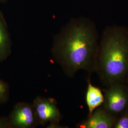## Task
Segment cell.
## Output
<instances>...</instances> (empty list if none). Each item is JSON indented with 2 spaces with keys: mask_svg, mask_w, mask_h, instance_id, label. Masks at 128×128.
<instances>
[{
  "mask_svg": "<svg viewBox=\"0 0 128 128\" xmlns=\"http://www.w3.org/2000/svg\"><path fill=\"white\" fill-rule=\"evenodd\" d=\"M126 84H127V87H128V81L126 82Z\"/></svg>",
  "mask_w": 128,
  "mask_h": 128,
  "instance_id": "obj_13",
  "label": "cell"
},
{
  "mask_svg": "<svg viewBox=\"0 0 128 128\" xmlns=\"http://www.w3.org/2000/svg\"><path fill=\"white\" fill-rule=\"evenodd\" d=\"M0 128H10L7 117H0Z\"/></svg>",
  "mask_w": 128,
  "mask_h": 128,
  "instance_id": "obj_11",
  "label": "cell"
},
{
  "mask_svg": "<svg viewBox=\"0 0 128 128\" xmlns=\"http://www.w3.org/2000/svg\"><path fill=\"white\" fill-rule=\"evenodd\" d=\"M8 0H0V4H5L8 2Z\"/></svg>",
  "mask_w": 128,
  "mask_h": 128,
  "instance_id": "obj_12",
  "label": "cell"
},
{
  "mask_svg": "<svg viewBox=\"0 0 128 128\" xmlns=\"http://www.w3.org/2000/svg\"><path fill=\"white\" fill-rule=\"evenodd\" d=\"M87 89L86 93V102L89 114H91L97 108L102 104L104 96L102 91L99 87L92 85L91 82L90 76L87 80Z\"/></svg>",
  "mask_w": 128,
  "mask_h": 128,
  "instance_id": "obj_8",
  "label": "cell"
},
{
  "mask_svg": "<svg viewBox=\"0 0 128 128\" xmlns=\"http://www.w3.org/2000/svg\"><path fill=\"white\" fill-rule=\"evenodd\" d=\"M32 104L39 125L46 126V128H63L60 127L63 116L55 99L37 96Z\"/></svg>",
  "mask_w": 128,
  "mask_h": 128,
  "instance_id": "obj_4",
  "label": "cell"
},
{
  "mask_svg": "<svg viewBox=\"0 0 128 128\" xmlns=\"http://www.w3.org/2000/svg\"><path fill=\"white\" fill-rule=\"evenodd\" d=\"M12 40L6 20L0 10V63L7 60L12 52Z\"/></svg>",
  "mask_w": 128,
  "mask_h": 128,
  "instance_id": "obj_7",
  "label": "cell"
},
{
  "mask_svg": "<svg viewBox=\"0 0 128 128\" xmlns=\"http://www.w3.org/2000/svg\"><path fill=\"white\" fill-rule=\"evenodd\" d=\"M117 117L108 112L101 105L86 119L76 125L78 128H113Z\"/></svg>",
  "mask_w": 128,
  "mask_h": 128,
  "instance_id": "obj_6",
  "label": "cell"
},
{
  "mask_svg": "<svg viewBox=\"0 0 128 128\" xmlns=\"http://www.w3.org/2000/svg\"><path fill=\"white\" fill-rule=\"evenodd\" d=\"M9 96V84L4 81L0 79V105L8 101Z\"/></svg>",
  "mask_w": 128,
  "mask_h": 128,
  "instance_id": "obj_9",
  "label": "cell"
},
{
  "mask_svg": "<svg viewBox=\"0 0 128 128\" xmlns=\"http://www.w3.org/2000/svg\"><path fill=\"white\" fill-rule=\"evenodd\" d=\"M10 128H34L39 125L32 104L20 102L7 117Z\"/></svg>",
  "mask_w": 128,
  "mask_h": 128,
  "instance_id": "obj_5",
  "label": "cell"
},
{
  "mask_svg": "<svg viewBox=\"0 0 128 128\" xmlns=\"http://www.w3.org/2000/svg\"><path fill=\"white\" fill-rule=\"evenodd\" d=\"M104 101L102 106L117 117L128 110V88L126 84L114 82L102 90Z\"/></svg>",
  "mask_w": 128,
  "mask_h": 128,
  "instance_id": "obj_3",
  "label": "cell"
},
{
  "mask_svg": "<svg viewBox=\"0 0 128 128\" xmlns=\"http://www.w3.org/2000/svg\"><path fill=\"white\" fill-rule=\"evenodd\" d=\"M95 73L105 87L128 80V28L111 25L100 38Z\"/></svg>",
  "mask_w": 128,
  "mask_h": 128,
  "instance_id": "obj_2",
  "label": "cell"
},
{
  "mask_svg": "<svg viewBox=\"0 0 128 128\" xmlns=\"http://www.w3.org/2000/svg\"><path fill=\"white\" fill-rule=\"evenodd\" d=\"M113 128H128V110L117 117Z\"/></svg>",
  "mask_w": 128,
  "mask_h": 128,
  "instance_id": "obj_10",
  "label": "cell"
},
{
  "mask_svg": "<svg viewBox=\"0 0 128 128\" xmlns=\"http://www.w3.org/2000/svg\"><path fill=\"white\" fill-rule=\"evenodd\" d=\"M100 37L95 23L86 17L71 18L53 38V59L64 74L73 78L80 70L95 73Z\"/></svg>",
  "mask_w": 128,
  "mask_h": 128,
  "instance_id": "obj_1",
  "label": "cell"
}]
</instances>
